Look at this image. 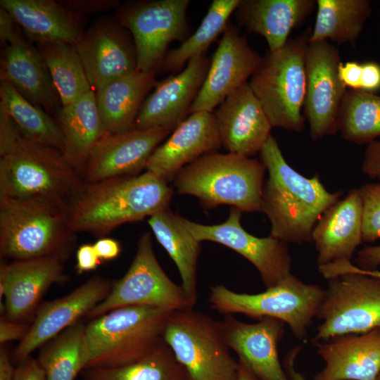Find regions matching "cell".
<instances>
[{"instance_id":"6da1fadb","label":"cell","mask_w":380,"mask_h":380,"mask_svg":"<svg viewBox=\"0 0 380 380\" xmlns=\"http://www.w3.org/2000/svg\"><path fill=\"white\" fill-rule=\"evenodd\" d=\"M146 171L135 176L82 182L66 201L68 222L75 233L104 237L118 226L168 208L173 189Z\"/></svg>"},{"instance_id":"7a4b0ae2","label":"cell","mask_w":380,"mask_h":380,"mask_svg":"<svg viewBox=\"0 0 380 380\" xmlns=\"http://www.w3.org/2000/svg\"><path fill=\"white\" fill-rule=\"evenodd\" d=\"M268 172L262 194V210L270 223V236L286 243L312 241V230L341 191H329L319 177H307L285 160L277 139L270 136L260 151Z\"/></svg>"},{"instance_id":"3957f363","label":"cell","mask_w":380,"mask_h":380,"mask_svg":"<svg viewBox=\"0 0 380 380\" xmlns=\"http://www.w3.org/2000/svg\"><path fill=\"white\" fill-rule=\"evenodd\" d=\"M81 177L60 150L25 137L0 109V198L66 201Z\"/></svg>"},{"instance_id":"277c9868","label":"cell","mask_w":380,"mask_h":380,"mask_svg":"<svg viewBox=\"0 0 380 380\" xmlns=\"http://www.w3.org/2000/svg\"><path fill=\"white\" fill-rule=\"evenodd\" d=\"M75 234L65 201L0 198L1 258L14 261L53 257L65 262L74 250Z\"/></svg>"},{"instance_id":"5b68a950","label":"cell","mask_w":380,"mask_h":380,"mask_svg":"<svg viewBox=\"0 0 380 380\" xmlns=\"http://www.w3.org/2000/svg\"><path fill=\"white\" fill-rule=\"evenodd\" d=\"M172 312L127 306L91 319L85 328L84 369L122 367L145 357L164 341Z\"/></svg>"},{"instance_id":"8992f818","label":"cell","mask_w":380,"mask_h":380,"mask_svg":"<svg viewBox=\"0 0 380 380\" xmlns=\"http://www.w3.org/2000/svg\"><path fill=\"white\" fill-rule=\"evenodd\" d=\"M265 171L261 161L215 151L184 166L172 181L178 194L196 197L204 208L229 205L261 212Z\"/></svg>"},{"instance_id":"52a82bcc","label":"cell","mask_w":380,"mask_h":380,"mask_svg":"<svg viewBox=\"0 0 380 380\" xmlns=\"http://www.w3.org/2000/svg\"><path fill=\"white\" fill-rule=\"evenodd\" d=\"M328 280L317 317L314 344L380 329V277L365 274L350 261L318 266Z\"/></svg>"},{"instance_id":"ba28073f","label":"cell","mask_w":380,"mask_h":380,"mask_svg":"<svg viewBox=\"0 0 380 380\" xmlns=\"http://www.w3.org/2000/svg\"><path fill=\"white\" fill-rule=\"evenodd\" d=\"M309 31L289 38L277 51H268L248 82L272 127L297 132L305 129L302 109L306 92Z\"/></svg>"},{"instance_id":"9c48e42d","label":"cell","mask_w":380,"mask_h":380,"mask_svg":"<svg viewBox=\"0 0 380 380\" xmlns=\"http://www.w3.org/2000/svg\"><path fill=\"white\" fill-rule=\"evenodd\" d=\"M324 290L305 284L292 273L277 284L256 294L234 292L224 285L210 288L208 302L213 310L225 315L243 314L261 319H278L298 339L307 336L323 300Z\"/></svg>"},{"instance_id":"30bf717a","label":"cell","mask_w":380,"mask_h":380,"mask_svg":"<svg viewBox=\"0 0 380 380\" xmlns=\"http://www.w3.org/2000/svg\"><path fill=\"white\" fill-rule=\"evenodd\" d=\"M163 341L186 371L189 380H238L239 364L218 322L189 308L171 312Z\"/></svg>"},{"instance_id":"8fae6325","label":"cell","mask_w":380,"mask_h":380,"mask_svg":"<svg viewBox=\"0 0 380 380\" xmlns=\"http://www.w3.org/2000/svg\"><path fill=\"white\" fill-rule=\"evenodd\" d=\"M127 306H150L172 311L194 307L182 286L174 283L160 265L149 232L139 238L127 272L113 282L108 296L86 317L94 319Z\"/></svg>"},{"instance_id":"7c38bea8","label":"cell","mask_w":380,"mask_h":380,"mask_svg":"<svg viewBox=\"0 0 380 380\" xmlns=\"http://www.w3.org/2000/svg\"><path fill=\"white\" fill-rule=\"evenodd\" d=\"M189 4V0L143 1L116 10L115 18L133 37L137 70L156 72L161 67L168 45L186 39Z\"/></svg>"},{"instance_id":"4fadbf2b","label":"cell","mask_w":380,"mask_h":380,"mask_svg":"<svg viewBox=\"0 0 380 380\" xmlns=\"http://www.w3.org/2000/svg\"><path fill=\"white\" fill-rule=\"evenodd\" d=\"M241 213L232 207L227 219L217 224H201L183 217L182 221L198 241L216 242L242 255L258 270L266 289L272 287L291 274L287 243L270 235L260 238L248 233L241 224Z\"/></svg>"},{"instance_id":"5bb4252c","label":"cell","mask_w":380,"mask_h":380,"mask_svg":"<svg viewBox=\"0 0 380 380\" xmlns=\"http://www.w3.org/2000/svg\"><path fill=\"white\" fill-rule=\"evenodd\" d=\"M341 63L338 50L329 41L309 43L304 115L314 141L337 132V115L347 90L338 77Z\"/></svg>"},{"instance_id":"9a60e30c","label":"cell","mask_w":380,"mask_h":380,"mask_svg":"<svg viewBox=\"0 0 380 380\" xmlns=\"http://www.w3.org/2000/svg\"><path fill=\"white\" fill-rule=\"evenodd\" d=\"M74 46L94 91L137 70L133 37L115 18L96 19Z\"/></svg>"},{"instance_id":"2e32d148","label":"cell","mask_w":380,"mask_h":380,"mask_svg":"<svg viewBox=\"0 0 380 380\" xmlns=\"http://www.w3.org/2000/svg\"><path fill=\"white\" fill-rule=\"evenodd\" d=\"M262 61L239 29L229 23L210 60L204 82L190 114L212 113L233 91L248 82Z\"/></svg>"},{"instance_id":"e0dca14e","label":"cell","mask_w":380,"mask_h":380,"mask_svg":"<svg viewBox=\"0 0 380 380\" xmlns=\"http://www.w3.org/2000/svg\"><path fill=\"white\" fill-rule=\"evenodd\" d=\"M113 282L95 276L66 296L39 305L27 334L13 351L15 362L24 361L37 348L87 316L108 296Z\"/></svg>"},{"instance_id":"ac0fdd59","label":"cell","mask_w":380,"mask_h":380,"mask_svg":"<svg viewBox=\"0 0 380 380\" xmlns=\"http://www.w3.org/2000/svg\"><path fill=\"white\" fill-rule=\"evenodd\" d=\"M63 263L53 257L1 262L0 297L5 298L2 316L20 323L33 319L42 298L51 286L68 280Z\"/></svg>"},{"instance_id":"d6986e66","label":"cell","mask_w":380,"mask_h":380,"mask_svg":"<svg viewBox=\"0 0 380 380\" xmlns=\"http://www.w3.org/2000/svg\"><path fill=\"white\" fill-rule=\"evenodd\" d=\"M170 132L165 127H151L107 133L90 153L83 176L85 182L140 175L154 150Z\"/></svg>"},{"instance_id":"ffe728a7","label":"cell","mask_w":380,"mask_h":380,"mask_svg":"<svg viewBox=\"0 0 380 380\" xmlns=\"http://www.w3.org/2000/svg\"><path fill=\"white\" fill-rule=\"evenodd\" d=\"M229 348L258 380H289L278 355V344L284 334L285 323L265 317L257 323L241 322L232 315L218 321Z\"/></svg>"},{"instance_id":"44dd1931","label":"cell","mask_w":380,"mask_h":380,"mask_svg":"<svg viewBox=\"0 0 380 380\" xmlns=\"http://www.w3.org/2000/svg\"><path fill=\"white\" fill-rule=\"evenodd\" d=\"M210 63L205 54L195 56L177 75L156 82L139 110L134 129L165 127L172 131L190 114Z\"/></svg>"},{"instance_id":"7402d4cb","label":"cell","mask_w":380,"mask_h":380,"mask_svg":"<svg viewBox=\"0 0 380 380\" xmlns=\"http://www.w3.org/2000/svg\"><path fill=\"white\" fill-rule=\"evenodd\" d=\"M222 146L250 158L260 153L272 126L248 82L230 94L214 112Z\"/></svg>"},{"instance_id":"603a6c76","label":"cell","mask_w":380,"mask_h":380,"mask_svg":"<svg viewBox=\"0 0 380 380\" xmlns=\"http://www.w3.org/2000/svg\"><path fill=\"white\" fill-rule=\"evenodd\" d=\"M221 146L214 114L196 112L179 124L166 141L154 150L146 169L169 182L184 166L217 151Z\"/></svg>"},{"instance_id":"cb8c5ba5","label":"cell","mask_w":380,"mask_h":380,"mask_svg":"<svg viewBox=\"0 0 380 380\" xmlns=\"http://www.w3.org/2000/svg\"><path fill=\"white\" fill-rule=\"evenodd\" d=\"M1 81L11 84L32 104L58 112L60 97L38 49L19 31L4 45L1 58Z\"/></svg>"},{"instance_id":"d4e9b609","label":"cell","mask_w":380,"mask_h":380,"mask_svg":"<svg viewBox=\"0 0 380 380\" xmlns=\"http://www.w3.org/2000/svg\"><path fill=\"white\" fill-rule=\"evenodd\" d=\"M362 215L359 189H351L324 213L312 233L318 266L351 260L362 241Z\"/></svg>"},{"instance_id":"484cf974","label":"cell","mask_w":380,"mask_h":380,"mask_svg":"<svg viewBox=\"0 0 380 380\" xmlns=\"http://www.w3.org/2000/svg\"><path fill=\"white\" fill-rule=\"evenodd\" d=\"M315 345L324 367L313 380H376L380 373V329Z\"/></svg>"},{"instance_id":"4316f807","label":"cell","mask_w":380,"mask_h":380,"mask_svg":"<svg viewBox=\"0 0 380 380\" xmlns=\"http://www.w3.org/2000/svg\"><path fill=\"white\" fill-rule=\"evenodd\" d=\"M0 5L37 44L75 46L85 32L83 18L59 1L1 0Z\"/></svg>"},{"instance_id":"83f0119b","label":"cell","mask_w":380,"mask_h":380,"mask_svg":"<svg viewBox=\"0 0 380 380\" xmlns=\"http://www.w3.org/2000/svg\"><path fill=\"white\" fill-rule=\"evenodd\" d=\"M315 5V0H241L235 14L239 25L263 37L269 51H274L286 44Z\"/></svg>"},{"instance_id":"f1b7e54d","label":"cell","mask_w":380,"mask_h":380,"mask_svg":"<svg viewBox=\"0 0 380 380\" xmlns=\"http://www.w3.org/2000/svg\"><path fill=\"white\" fill-rule=\"evenodd\" d=\"M56 116L64 139L63 154L83 177L92 149L108 133L98 108L95 91L90 90L74 103L62 106Z\"/></svg>"},{"instance_id":"f546056e","label":"cell","mask_w":380,"mask_h":380,"mask_svg":"<svg viewBox=\"0 0 380 380\" xmlns=\"http://www.w3.org/2000/svg\"><path fill=\"white\" fill-rule=\"evenodd\" d=\"M155 73L137 70L95 91L98 108L108 133H121L134 129L139 110L156 84Z\"/></svg>"},{"instance_id":"4dcf8cb0","label":"cell","mask_w":380,"mask_h":380,"mask_svg":"<svg viewBox=\"0 0 380 380\" xmlns=\"http://www.w3.org/2000/svg\"><path fill=\"white\" fill-rule=\"evenodd\" d=\"M148 223L158 243L175 263L182 278V286L194 306L197 300L196 269L201 242L185 227L182 217L168 208L149 217Z\"/></svg>"},{"instance_id":"1f68e13d","label":"cell","mask_w":380,"mask_h":380,"mask_svg":"<svg viewBox=\"0 0 380 380\" xmlns=\"http://www.w3.org/2000/svg\"><path fill=\"white\" fill-rule=\"evenodd\" d=\"M317 16L309 43L331 41L355 46L372 14L368 0H317Z\"/></svg>"},{"instance_id":"d6a6232c","label":"cell","mask_w":380,"mask_h":380,"mask_svg":"<svg viewBox=\"0 0 380 380\" xmlns=\"http://www.w3.org/2000/svg\"><path fill=\"white\" fill-rule=\"evenodd\" d=\"M0 109L25 137L63 153L64 139L58 122L5 81L0 83Z\"/></svg>"},{"instance_id":"836d02e7","label":"cell","mask_w":380,"mask_h":380,"mask_svg":"<svg viewBox=\"0 0 380 380\" xmlns=\"http://www.w3.org/2000/svg\"><path fill=\"white\" fill-rule=\"evenodd\" d=\"M60 97L61 106L71 104L92 90L74 46L65 43L37 44Z\"/></svg>"},{"instance_id":"e575fe53","label":"cell","mask_w":380,"mask_h":380,"mask_svg":"<svg viewBox=\"0 0 380 380\" xmlns=\"http://www.w3.org/2000/svg\"><path fill=\"white\" fill-rule=\"evenodd\" d=\"M345 140L369 144L380 137V96L363 90L347 89L336 120Z\"/></svg>"},{"instance_id":"d590c367","label":"cell","mask_w":380,"mask_h":380,"mask_svg":"<svg viewBox=\"0 0 380 380\" xmlns=\"http://www.w3.org/2000/svg\"><path fill=\"white\" fill-rule=\"evenodd\" d=\"M85 328L80 320L41 347L37 360L46 380H75L84 369Z\"/></svg>"},{"instance_id":"8d00e7d4","label":"cell","mask_w":380,"mask_h":380,"mask_svg":"<svg viewBox=\"0 0 380 380\" xmlns=\"http://www.w3.org/2000/svg\"><path fill=\"white\" fill-rule=\"evenodd\" d=\"M84 380H189L184 367L163 341L153 352L128 365L82 370Z\"/></svg>"},{"instance_id":"74e56055","label":"cell","mask_w":380,"mask_h":380,"mask_svg":"<svg viewBox=\"0 0 380 380\" xmlns=\"http://www.w3.org/2000/svg\"><path fill=\"white\" fill-rule=\"evenodd\" d=\"M241 0H213L195 32L164 58L161 68L165 72L180 71L186 63L204 54L210 45L226 29L229 18L235 12Z\"/></svg>"},{"instance_id":"f35d334b","label":"cell","mask_w":380,"mask_h":380,"mask_svg":"<svg viewBox=\"0 0 380 380\" xmlns=\"http://www.w3.org/2000/svg\"><path fill=\"white\" fill-rule=\"evenodd\" d=\"M362 201V241L380 239V183H367L359 188Z\"/></svg>"},{"instance_id":"ab89813d","label":"cell","mask_w":380,"mask_h":380,"mask_svg":"<svg viewBox=\"0 0 380 380\" xmlns=\"http://www.w3.org/2000/svg\"><path fill=\"white\" fill-rule=\"evenodd\" d=\"M64 6L82 17L95 13L118 9L120 5L115 0H65L59 1Z\"/></svg>"},{"instance_id":"60d3db41","label":"cell","mask_w":380,"mask_h":380,"mask_svg":"<svg viewBox=\"0 0 380 380\" xmlns=\"http://www.w3.org/2000/svg\"><path fill=\"white\" fill-rule=\"evenodd\" d=\"M361 168L364 174L380 181V139L367 144Z\"/></svg>"},{"instance_id":"b9f144b4","label":"cell","mask_w":380,"mask_h":380,"mask_svg":"<svg viewBox=\"0 0 380 380\" xmlns=\"http://www.w3.org/2000/svg\"><path fill=\"white\" fill-rule=\"evenodd\" d=\"M101 263L94 244L81 245L76 252L75 270L78 274L94 270Z\"/></svg>"},{"instance_id":"7bdbcfd3","label":"cell","mask_w":380,"mask_h":380,"mask_svg":"<svg viewBox=\"0 0 380 380\" xmlns=\"http://www.w3.org/2000/svg\"><path fill=\"white\" fill-rule=\"evenodd\" d=\"M30 326L13 322L1 316L0 319V343L4 345L12 341H21L27 334Z\"/></svg>"},{"instance_id":"ee69618b","label":"cell","mask_w":380,"mask_h":380,"mask_svg":"<svg viewBox=\"0 0 380 380\" xmlns=\"http://www.w3.org/2000/svg\"><path fill=\"white\" fill-rule=\"evenodd\" d=\"M338 77L346 88L360 90L362 63L356 61L341 62L338 66Z\"/></svg>"},{"instance_id":"f6af8a7d","label":"cell","mask_w":380,"mask_h":380,"mask_svg":"<svg viewBox=\"0 0 380 380\" xmlns=\"http://www.w3.org/2000/svg\"><path fill=\"white\" fill-rule=\"evenodd\" d=\"M13 380H46L45 372L37 359L30 356L18 363Z\"/></svg>"},{"instance_id":"bcb514c9","label":"cell","mask_w":380,"mask_h":380,"mask_svg":"<svg viewBox=\"0 0 380 380\" xmlns=\"http://www.w3.org/2000/svg\"><path fill=\"white\" fill-rule=\"evenodd\" d=\"M380 89V64L374 61L362 63L361 88L374 93Z\"/></svg>"},{"instance_id":"7dc6e473","label":"cell","mask_w":380,"mask_h":380,"mask_svg":"<svg viewBox=\"0 0 380 380\" xmlns=\"http://www.w3.org/2000/svg\"><path fill=\"white\" fill-rule=\"evenodd\" d=\"M355 262L360 269L375 270L380 265V245L365 246L357 252Z\"/></svg>"},{"instance_id":"c3c4849f","label":"cell","mask_w":380,"mask_h":380,"mask_svg":"<svg viewBox=\"0 0 380 380\" xmlns=\"http://www.w3.org/2000/svg\"><path fill=\"white\" fill-rule=\"evenodd\" d=\"M94 246L101 261L113 260L121 252L120 243L112 238L101 237L94 243Z\"/></svg>"},{"instance_id":"681fc988","label":"cell","mask_w":380,"mask_h":380,"mask_svg":"<svg viewBox=\"0 0 380 380\" xmlns=\"http://www.w3.org/2000/svg\"><path fill=\"white\" fill-rule=\"evenodd\" d=\"M16 24L9 13L4 8H0V39L5 45L17 31Z\"/></svg>"},{"instance_id":"f907efd6","label":"cell","mask_w":380,"mask_h":380,"mask_svg":"<svg viewBox=\"0 0 380 380\" xmlns=\"http://www.w3.org/2000/svg\"><path fill=\"white\" fill-rule=\"evenodd\" d=\"M300 348V346L293 348L285 356L283 367L289 380H306L305 376L300 372H297L294 366L295 360L296 359Z\"/></svg>"},{"instance_id":"816d5d0a","label":"cell","mask_w":380,"mask_h":380,"mask_svg":"<svg viewBox=\"0 0 380 380\" xmlns=\"http://www.w3.org/2000/svg\"><path fill=\"white\" fill-rule=\"evenodd\" d=\"M15 372L8 349L3 346L0 349V380H13Z\"/></svg>"},{"instance_id":"f5cc1de1","label":"cell","mask_w":380,"mask_h":380,"mask_svg":"<svg viewBox=\"0 0 380 380\" xmlns=\"http://www.w3.org/2000/svg\"><path fill=\"white\" fill-rule=\"evenodd\" d=\"M239 364L238 380H258L243 363L239 362Z\"/></svg>"},{"instance_id":"db71d44e","label":"cell","mask_w":380,"mask_h":380,"mask_svg":"<svg viewBox=\"0 0 380 380\" xmlns=\"http://www.w3.org/2000/svg\"><path fill=\"white\" fill-rule=\"evenodd\" d=\"M362 272L363 273H365V274H367L380 277V271H378L376 270H362Z\"/></svg>"},{"instance_id":"11a10c76","label":"cell","mask_w":380,"mask_h":380,"mask_svg":"<svg viewBox=\"0 0 380 380\" xmlns=\"http://www.w3.org/2000/svg\"><path fill=\"white\" fill-rule=\"evenodd\" d=\"M376 380H380V373L378 375L377 378H376Z\"/></svg>"}]
</instances>
